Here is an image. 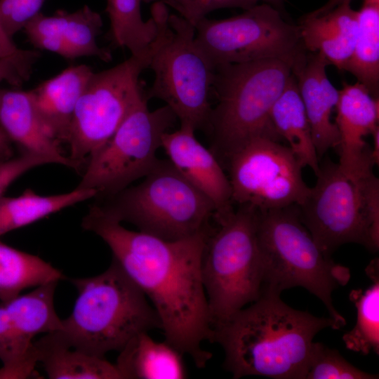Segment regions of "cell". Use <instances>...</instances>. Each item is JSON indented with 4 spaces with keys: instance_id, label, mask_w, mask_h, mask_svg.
Segmentation results:
<instances>
[{
    "instance_id": "8992f818",
    "label": "cell",
    "mask_w": 379,
    "mask_h": 379,
    "mask_svg": "<svg viewBox=\"0 0 379 379\" xmlns=\"http://www.w3.org/2000/svg\"><path fill=\"white\" fill-rule=\"evenodd\" d=\"M93 204L120 222L167 241L205 231L213 225L212 201L187 180L168 159H158L137 185Z\"/></svg>"
},
{
    "instance_id": "9a60e30c",
    "label": "cell",
    "mask_w": 379,
    "mask_h": 379,
    "mask_svg": "<svg viewBox=\"0 0 379 379\" xmlns=\"http://www.w3.org/2000/svg\"><path fill=\"white\" fill-rule=\"evenodd\" d=\"M102 27L100 15L85 5L71 13L58 10L51 15H46L40 12L22 30L35 48L48 51L67 60L94 56L109 62L112 58L110 51L97 43Z\"/></svg>"
},
{
    "instance_id": "4dcf8cb0",
    "label": "cell",
    "mask_w": 379,
    "mask_h": 379,
    "mask_svg": "<svg viewBox=\"0 0 379 379\" xmlns=\"http://www.w3.org/2000/svg\"><path fill=\"white\" fill-rule=\"evenodd\" d=\"M146 3L159 2L173 8L178 15L194 27L211 12L221 8L247 9L257 4L254 0H143Z\"/></svg>"
},
{
    "instance_id": "1f68e13d",
    "label": "cell",
    "mask_w": 379,
    "mask_h": 379,
    "mask_svg": "<svg viewBox=\"0 0 379 379\" xmlns=\"http://www.w3.org/2000/svg\"><path fill=\"white\" fill-rule=\"evenodd\" d=\"M357 188L360 207L367 223L372 251L379 248V180L373 171L352 181Z\"/></svg>"
},
{
    "instance_id": "5b68a950",
    "label": "cell",
    "mask_w": 379,
    "mask_h": 379,
    "mask_svg": "<svg viewBox=\"0 0 379 379\" xmlns=\"http://www.w3.org/2000/svg\"><path fill=\"white\" fill-rule=\"evenodd\" d=\"M257 237L262 262L263 294L305 288L343 327L345 319L335 308L332 293L349 282L350 270L334 262L319 248L301 220L299 206L258 209Z\"/></svg>"
},
{
    "instance_id": "ffe728a7",
    "label": "cell",
    "mask_w": 379,
    "mask_h": 379,
    "mask_svg": "<svg viewBox=\"0 0 379 379\" xmlns=\"http://www.w3.org/2000/svg\"><path fill=\"white\" fill-rule=\"evenodd\" d=\"M298 26L305 50L323 55L339 70L345 68L352 55L357 34V11L350 3L340 4L320 15L308 13Z\"/></svg>"
},
{
    "instance_id": "f546056e",
    "label": "cell",
    "mask_w": 379,
    "mask_h": 379,
    "mask_svg": "<svg viewBox=\"0 0 379 379\" xmlns=\"http://www.w3.org/2000/svg\"><path fill=\"white\" fill-rule=\"evenodd\" d=\"M375 379L378 375L359 369L335 350L313 343L305 379Z\"/></svg>"
},
{
    "instance_id": "e0dca14e",
    "label": "cell",
    "mask_w": 379,
    "mask_h": 379,
    "mask_svg": "<svg viewBox=\"0 0 379 379\" xmlns=\"http://www.w3.org/2000/svg\"><path fill=\"white\" fill-rule=\"evenodd\" d=\"M378 98L359 82L339 90L335 124L340 138L338 165L352 181L373 171L371 149L364 138L378 126Z\"/></svg>"
},
{
    "instance_id": "52a82bcc",
    "label": "cell",
    "mask_w": 379,
    "mask_h": 379,
    "mask_svg": "<svg viewBox=\"0 0 379 379\" xmlns=\"http://www.w3.org/2000/svg\"><path fill=\"white\" fill-rule=\"evenodd\" d=\"M257 215L255 207L239 205L207 234L201 272L213 330L263 294Z\"/></svg>"
},
{
    "instance_id": "ac0fdd59",
    "label": "cell",
    "mask_w": 379,
    "mask_h": 379,
    "mask_svg": "<svg viewBox=\"0 0 379 379\" xmlns=\"http://www.w3.org/2000/svg\"><path fill=\"white\" fill-rule=\"evenodd\" d=\"M328 65L321 53L307 51L292 67L319 159L329 149L338 147L340 142L338 128L331 120L339 90L327 76Z\"/></svg>"
},
{
    "instance_id": "836d02e7",
    "label": "cell",
    "mask_w": 379,
    "mask_h": 379,
    "mask_svg": "<svg viewBox=\"0 0 379 379\" xmlns=\"http://www.w3.org/2000/svg\"><path fill=\"white\" fill-rule=\"evenodd\" d=\"M52 164L43 157L20 152L18 156L0 161V198L7 188L29 170L41 165Z\"/></svg>"
},
{
    "instance_id": "484cf974",
    "label": "cell",
    "mask_w": 379,
    "mask_h": 379,
    "mask_svg": "<svg viewBox=\"0 0 379 379\" xmlns=\"http://www.w3.org/2000/svg\"><path fill=\"white\" fill-rule=\"evenodd\" d=\"M65 279L62 272L41 258L0 241V300L12 299L30 287Z\"/></svg>"
},
{
    "instance_id": "f1b7e54d",
    "label": "cell",
    "mask_w": 379,
    "mask_h": 379,
    "mask_svg": "<svg viewBox=\"0 0 379 379\" xmlns=\"http://www.w3.org/2000/svg\"><path fill=\"white\" fill-rule=\"evenodd\" d=\"M143 0H107L110 25L108 39L115 48H126L131 55H140L151 46L157 32L156 20L147 21L141 14Z\"/></svg>"
},
{
    "instance_id": "cb8c5ba5",
    "label": "cell",
    "mask_w": 379,
    "mask_h": 379,
    "mask_svg": "<svg viewBox=\"0 0 379 379\" xmlns=\"http://www.w3.org/2000/svg\"><path fill=\"white\" fill-rule=\"evenodd\" d=\"M272 124L281 139L288 143L302 167L316 174L319 159L295 79L292 73L286 88L274 104L270 114Z\"/></svg>"
},
{
    "instance_id": "d6986e66",
    "label": "cell",
    "mask_w": 379,
    "mask_h": 379,
    "mask_svg": "<svg viewBox=\"0 0 379 379\" xmlns=\"http://www.w3.org/2000/svg\"><path fill=\"white\" fill-rule=\"evenodd\" d=\"M0 128L21 152L77 170L61 144L49 133L36 109L31 91L0 88Z\"/></svg>"
},
{
    "instance_id": "ba28073f",
    "label": "cell",
    "mask_w": 379,
    "mask_h": 379,
    "mask_svg": "<svg viewBox=\"0 0 379 379\" xmlns=\"http://www.w3.org/2000/svg\"><path fill=\"white\" fill-rule=\"evenodd\" d=\"M151 15L157 23L159 42L148 67L154 81L146 96L163 100L180 126L204 130L212 108L215 67L197 43L192 24L169 14L159 2L152 4Z\"/></svg>"
},
{
    "instance_id": "8fae6325",
    "label": "cell",
    "mask_w": 379,
    "mask_h": 379,
    "mask_svg": "<svg viewBox=\"0 0 379 379\" xmlns=\"http://www.w3.org/2000/svg\"><path fill=\"white\" fill-rule=\"evenodd\" d=\"M195 30L197 43L214 67L262 59L284 60L293 67L307 53L298 26L267 3L228 18H205Z\"/></svg>"
},
{
    "instance_id": "30bf717a",
    "label": "cell",
    "mask_w": 379,
    "mask_h": 379,
    "mask_svg": "<svg viewBox=\"0 0 379 379\" xmlns=\"http://www.w3.org/2000/svg\"><path fill=\"white\" fill-rule=\"evenodd\" d=\"M158 42L157 34L146 52L92 74L77 103L66 142L77 170L113 135L144 94L140 76L148 69Z\"/></svg>"
},
{
    "instance_id": "5bb4252c",
    "label": "cell",
    "mask_w": 379,
    "mask_h": 379,
    "mask_svg": "<svg viewBox=\"0 0 379 379\" xmlns=\"http://www.w3.org/2000/svg\"><path fill=\"white\" fill-rule=\"evenodd\" d=\"M58 281L36 287L0 304V378H27L38 363L33 339L62 328L54 306Z\"/></svg>"
},
{
    "instance_id": "e575fe53",
    "label": "cell",
    "mask_w": 379,
    "mask_h": 379,
    "mask_svg": "<svg viewBox=\"0 0 379 379\" xmlns=\"http://www.w3.org/2000/svg\"><path fill=\"white\" fill-rule=\"evenodd\" d=\"M32 68V66L13 58H0V84L6 81L15 87H20L29 79Z\"/></svg>"
},
{
    "instance_id": "277c9868",
    "label": "cell",
    "mask_w": 379,
    "mask_h": 379,
    "mask_svg": "<svg viewBox=\"0 0 379 379\" xmlns=\"http://www.w3.org/2000/svg\"><path fill=\"white\" fill-rule=\"evenodd\" d=\"M291 76L292 64L281 59L215 67L212 93L217 102L204 130L211 138L210 149L221 164L255 138L280 142L270 114Z\"/></svg>"
},
{
    "instance_id": "7a4b0ae2",
    "label": "cell",
    "mask_w": 379,
    "mask_h": 379,
    "mask_svg": "<svg viewBox=\"0 0 379 379\" xmlns=\"http://www.w3.org/2000/svg\"><path fill=\"white\" fill-rule=\"evenodd\" d=\"M340 329L332 318L316 317L286 304L280 294L265 293L213 330L233 378L256 375L305 379L314 336Z\"/></svg>"
},
{
    "instance_id": "d4e9b609",
    "label": "cell",
    "mask_w": 379,
    "mask_h": 379,
    "mask_svg": "<svg viewBox=\"0 0 379 379\" xmlns=\"http://www.w3.org/2000/svg\"><path fill=\"white\" fill-rule=\"evenodd\" d=\"M93 190L76 187L59 194L41 195L27 189L20 195L0 198V237L79 202L93 199Z\"/></svg>"
},
{
    "instance_id": "6da1fadb",
    "label": "cell",
    "mask_w": 379,
    "mask_h": 379,
    "mask_svg": "<svg viewBox=\"0 0 379 379\" xmlns=\"http://www.w3.org/2000/svg\"><path fill=\"white\" fill-rule=\"evenodd\" d=\"M81 226L107 244L112 260L151 302L165 340L197 367H205L212 354L203 343L211 342L213 328L201 262L213 225L191 237L167 241L129 230L92 204Z\"/></svg>"
},
{
    "instance_id": "4fadbf2b",
    "label": "cell",
    "mask_w": 379,
    "mask_h": 379,
    "mask_svg": "<svg viewBox=\"0 0 379 379\" xmlns=\"http://www.w3.org/2000/svg\"><path fill=\"white\" fill-rule=\"evenodd\" d=\"M317 182L299 206L301 220L327 256L347 243L372 251L370 233L354 183L338 164L325 161L315 174Z\"/></svg>"
},
{
    "instance_id": "2e32d148",
    "label": "cell",
    "mask_w": 379,
    "mask_h": 379,
    "mask_svg": "<svg viewBox=\"0 0 379 379\" xmlns=\"http://www.w3.org/2000/svg\"><path fill=\"white\" fill-rule=\"evenodd\" d=\"M194 133L182 126L168 131L162 137L161 147L175 169L212 201L214 222L219 224L234 211L231 185L220 161L199 142Z\"/></svg>"
},
{
    "instance_id": "9c48e42d",
    "label": "cell",
    "mask_w": 379,
    "mask_h": 379,
    "mask_svg": "<svg viewBox=\"0 0 379 379\" xmlns=\"http://www.w3.org/2000/svg\"><path fill=\"white\" fill-rule=\"evenodd\" d=\"M145 91L113 135L86 161L77 187L93 190V199L111 197L142 179L158 161L164 134L177 119L167 105L149 110Z\"/></svg>"
},
{
    "instance_id": "83f0119b",
    "label": "cell",
    "mask_w": 379,
    "mask_h": 379,
    "mask_svg": "<svg viewBox=\"0 0 379 379\" xmlns=\"http://www.w3.org/2000/svg\"><path fill=\"white\" fill-rule=\"evenodd\" d=\"M372 284L365 290H352L350 300L357 309L355 326L343 335L347 349L368 354H379V262L373 259L366 268Z\"/></svg>"
},
{
    "instance_id": "44dd1931",
    "label": "cell",
    "mask_w": 379,
    "mask_h": 379,
    "mask_svg": "<svg viewBox=\"0 0 379 379\" xmlns=\"http://www.w3.org/2000/svg\"><path fill=\"white\" fill-rule=\"evenodd\" d=\"M93 72L86 65L69 66L31 90L42 121L60 144L67 142L77 103Z\"/></svg>"
},
{
    "instance_id": "7c38bea8",
    "label": "cell",
    "mask_w": 379,
    "mask_h": 379,
    "mask_svg": "<svg viewBox=\"0 0 379 379\" xmlns=\"http://www.w3.org/2000/svg\"><path fill=\"white\" fill-rule=\"evenodd\" d=\"M225 161L233 204L258 210L300 206L310 191L291 149L270 138L250 140Z\"/></svg>"
},
{
    "instance_id": "f35d334b",
    "label": "cell",
    "mask_w": 379,
    "mask_h": 379,
    "mask_svg": "<svg viewBox=\"0 0 379 379\" xmlns=\"http://www.w3.org/2000/svg\"><path fill=\"white\" fill-rule=\"evenodd\" d=\"M373 136V149H371V156L375 165L379 164V127L377 126L372 131Z\"/></svg>"
},
{
    "instance_id": "ab89813d",
    "label": "cell",
    "mask_w": 379,
    "mask_h": 379,
    "mask_svg": "<svg viewBox=\"0 0 379 379\" xmlns=\"http://www.w3.org/2000/svg\"><path fill=\"white\" fill-rule=\"evenodd\" d=\"M254 1H255L256 2H258V1H265L267 4H270L271 6L278 9L279 11L281 10V8L283 4V0H254Z\"/></svg>"
},
{
    "instance_id": "74e56055",
    "label": "cell",
    "mask_w": 379,
    "mask_h": 379,
    "mask_svg": "<svg viewBox=\"0 0 379 379\" xmlns=\"http://www.w3.org/2000/svg\"><path fill=\"white\" fill-rule=\"evenodd\" d=\"M352 0H328L326 4H325L324 6H322L321 8L310 13L312 15H320L326 13L336 6L345 4V3H350Z\"/></svg>"
},
{
    "instance_id": "7402d4cb",
    "label": "cell",
    "mask_w": 379,
    "mask_h": 379,
    "mask_svg": "<svg viewBox=\"0 0 379 379\" xmlns=\"http://www.w3.org/2000/svg\"><path fill=\"white\" fill-rule=\"evenodd\" d=\"M183 354L168 342H157L148 332L133 336L119 351L115 366L122 379H184Z\"/></svg>"
},
{
    "instance_id": "603a6c76",
    "label": "cell",
    "mask_w": 379,
    "mask_h": 379,
    "mask_svg": "<svg viewBox=\"0 0 379 379\" xmlns=\"http://www.w3.org/2000/svg\"><path fill=\"white\" fill-rule=\"evenodd\" d=\"M38 362L51 379H122L115 364L65 344L55 332L34 341Z\"/></svg>"
},
{
    "instance_id": "d6a6232c",
    "label": "cell",
    "mask_w": 379,
    "mask_h": 379,
    "mask_svg": "<svg viewBox=\"0 0 379 379\" xmlns=\"http://www.w3.org/2000/svg\"><path fill=\"white\" fill-rule=\"evenodd\" d=\"M45 0H0V21L10 37L40 13Z\"/></svg>"
},
{
    "instance_id": "d590c367",
    "label": "cell",
    "mask_w": 379,
    "mask_h": 379,
    "mask_svg": "<svg viewBox=\"0 0 379 379\" xmlns=\"http://www.w3.org/2000/svg\"><path fill=\"white\" fill-rule=\"evenodd\" d=\"M39 53L34 50L19 48L8 35L0 21V58H13L33 67L40 57Z\"/></svg>"
},
{
    "instance_id": "3957f363",
    "label": "cell",
    "mask_w": 379,
    "mask_h": 379,
    "mask_svg": "<svg viewBox=\"0 0 379 379\" xmlns=\"http://www.w3.org/2000/svg\"><path fill=\"white\" fill-rule=\"evenodd\" d=\"M71 281L78 296L71 314L55 331L69 347L105 357L138 333L161 328L145 295L114 260L104 272Z\"/></svg>"
},
{
    "instance_id": "4316f807",
    "label": "cell",
    "mask_w": 379,
    "mask_h": 379,
    "mask_svg": "<svg viewBox=\"0 0 379 379\" xmlns=\"http://www.w3.org/2000/svg\"><path fill=\"white\" fill-rule=\"evenodd\" d=\"M357 34L350 72L375 98L379 89V0H364L357 11Z\"/></svg>"
},
{
    "instance_id": "8d00e7d4",
    "label": "cell",
    "mask_w": 379,
    "mask_h": 379,
    "mask_svg": "<svg viewBox=\"0 0 379 379\" xmlns=\"http://www.w3.org/2000/svg\"><path fill=\"white\" fill-rule=\"evenodd\" d=\"M12 142L0 128V161L13 157Z\"/></svg>"
}]
</instances>
